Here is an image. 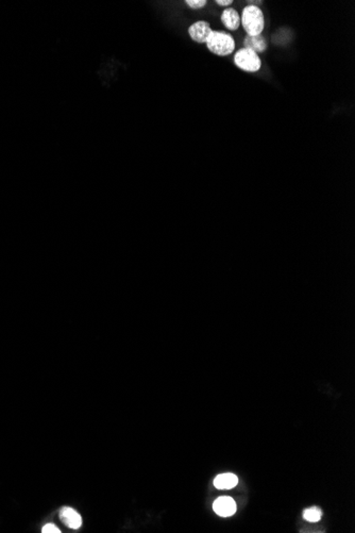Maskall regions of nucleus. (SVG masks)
<instances>
[{
	"label": "nucleus",
	"instance_id": "nucleus-1",
	"mask_svg": "<svg viewBox=\"0 0 355 533\" xmlns=\"http://www.w3.org/2000/svg\"><path fill=\"white\" fill-rule=\"evenodd\" d=\"M240 24L248 36L262 35L265 28L264 14L258 5L248 4L242 10Z\"/></svg>",
	"mask_w": 355,
	"mask_h": 533
},
{
	"label": "nucleus",
	"instance_id": "nucleus-2",
	"mask_svg": "<svg viewBox=\"0 0 355 533\" xmlns=\"http://www.w3.org/2000/svg\"><path fill=\"white\" fill-rule=\"evenodd\" d=\"M207 47L213 55L218 57H227L233 54L235 49V41L232 35L227 32L213 30L207 41Z\"/></svg>",
	"mask_w": 355,
	"mask_h": 533
},
{
	"label": "nucleus",
	"instance_id": "nucleus-3",
	"mask_svg": "<svg viewBox=\"0 0 355 533\" xmlns=\"http://www.w3.org/2000/svg\"><path fill=\"white\" fill-rule=\"evenodd\" d=\"M234 62L239 69L247 72H256L262 67V61L259 55L247 48H241L236 52Z\"/></svg>",
	"mask_w": 355,
	"mask_h": 533
},
{
	"label": "nucleus",
	"instance_id": "nucleus-4",
	"mask_svg": "<svg viewBox=\"0 0 355 533\" xmlns=\"http://www.w3.org/2000/svg\"><path fill=\"white\" fill-rule=\"evenodd\" d=\"M213 29L211 28V25L205 21H199L193 24L188 28V34L192 37L193 41L199 43V44H206L207 41V37L212 33Z\"/></svg>",
	"mask_w": 355,
	"mask_h": 533
},
{
	"label": "nucleus",
	"instance_id": "nucleus-5",
	"mask_svg": "<svg viewBox=\"0 0 355 533\" xmlns=\"http://www.w3.org/2000/svg\"><path fill=\"white\" fill-rule=\"evenodd\" d=\"M213 509L216 514L222 517L232 516L236 512V503L231 497L222 496L217 498L213 503Z\"/></svg>",
	"mask_w": 355,
	"mask_h": 533
},
{
	"label": "nucleus",
	"instance_id": "nucleus-6",
	"mask_svg": "<svg viewBox=\"0 0 355 533\" xmlns=\"http://www.w3.org/2000/svg\"><path fill=\"white\" fill-rule=\"evenodd\" d=\"M59 515H60L61 521L70 529L77 530L82 526L81 515L70 506H63Z\"/></svg>",
	"mask_w": 355,
	"mask_h": 533
},
{
	"label": "nucleus",
	"instance_id": "nucleus-7",
	"mask_svg": "<svg viewBox=\"0 0 355 533\" xmlns=\"http://www.w3.org/2000/svg\"><path fill=\"white\" fill-rule=\"evenodd\" d=\"M220 21L225 27L231 31H235L240 26V16L238 12L233 8H228L222 12Z\"/></svg>",
	"mask_w": 355,
	"mask_h": 533
},
{
	"label": "nucleus",
	"instance_id": "nucleus-8",
	"mask_svg": "<svg viewBox=\"0 0 355 533\" xmlns=\"http://www.w3.org/2000/svg\"><path fill=\"white\" fill-rule=\"evenodd\" d=\"M244 48L254 51L255 54H262L267 49V42L263 35L256 36H246L244 39Z\"/></svg>",
	"mask_w": 355,
	"mask_h": 533
},
{
	"label": "nucleus",
	"instance_id": "nucleus-9",
	"mask_svg": "<svg viewBox=\"0 0 355 533\" xmlns=\"http://www.w3.org/2000/svg\"><path fill=\"white\" fill-rule=\"evenodd\" d=\"M238 483V478L236 477L234 473H221L218 475L214 480V485L216 489L219 490H228L232 489Z\"/></svg>",
	"mask_w": 355,
	"mask_h": 533
},
{
	"label": "nucleus",
	"instance_id": "nucleus-10",
	"mask_svg": "<svg viewBox=\"0 0 355 533\" xmlns=\"http://www.w3.org/2000/svg\"><path fill=\"white\" fill-rule=\"evenodd\" d=\"M321 514H322V513H321L319 508H317V506H312V508L306 509L303 512V517H304V519H306V521H308V522L316 523L321 518Z\"/></svg>",
	"mask_w": 355,
	"mask_h": 533
},
{
	"label": "nucleus",
	"instance_id": "nucleus-11",
	"mask_svg": "<svg viewBox=\"0 0 355 533\" xmlns=\"http://www.w3.org/2000/svg\"><path fill=\"white\" fill-rule=\"evenodd\" d=\"M186 3L192 9H201L207 5V0H187Z\"/></svg>",
	"mask_w": 355,
	"mask_h": 533
},
{
	"label": "nucleus",
	"instance_id": "nucleus-12",
	"mask_svg": "<svg viewBox=\"0 0 355 533\" xmlns=\"http://www.w3.org/2000/svg\"><path fill=\"white\" fill-rule=\"evenodd\" d=\"M42 532L43 533H60V529H59L56 525L54 524H47L45 525L43 529H42Z\"/></svg>",
	"mask_w": 355,
	"mask_h": 533
},
{
	"label": "nucleus",
	"instance_id": "nucleus-13",
	"mask_svg": "<svg viewBox=\"0 0 355 533\" xmlns=\"http://www.w3.org/2000/svg\"><path fill=\"white\" fill-rule=\"evenodd\" d=\"M215 2L220 6H230L233 3V0H216Z\"/></svg>",
	"mask_w": 355,
	"mask_h": 533
}]
</instances>
